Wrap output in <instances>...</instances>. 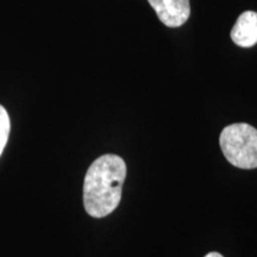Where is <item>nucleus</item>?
Segmentation results:
<instances>
[{
    "mask_svg": "<svg viewBox=\"0 0 257 257\" xmlns=\"http://www.w3.org/2000/svg\"><path fill=\"white\" fill-rule=\"evenodd\" d=\"M126 165L121 157L106 154L89 167L83 182V206L91 217L108 216L119 205Z\"/></svg>",
    "mask_w": 257,
    "mask_h": 257,
    "instance_id": "nucleus-1",
    "label": "nucleus"
},
{
    "mask_svg": "<svg viewBox=\"0 0 257 257\" xmlns=\"http://www.w3.org/2000/svg\"><path fill=\"white\" fill-rule=\"evenodd\" d=\"M219 144L232 166L242 169L257 168V128L245 123L227 125L221 131Z\"/></svg>",
    "mask_w": 257,
    "mask_h": 257,
    "instance_id": "nucleus-2",
    "label": "nucleus"
},
{
    "mask_svg": "<svg viewBox=\"0 0 257 257\" xmlns=\"http://www.w3.org/2000/svg\"><path fill=\"white\" fill-rule=\"evenodd\" d=\"M160 21L168 28L184 25L191 15L189 0H148Z\"/></svg>",
    "mask_w": 257,
    "mask_h": 257,
    "instance_id": "nucleus-3",
    "label": "nucleus"
},
{
    "mask_svg": "<svg viewBox=\"0 0 257 257\" xmlns=\"http://www.w3.org/2000/svg\"><path fill=\"white\" fill-rule=\"evenodd\" d=\"M230 36L237 46L242 48L255 46L257 43V12H243L233 25Z\"/></svg>",
    "mask_w": 257,
    "mask_h": 257,
    "instance_id": "nucleus-4",
    "label": "nucleus"
},
{
    "mask_svg": "<svg viewBox=\"0 0 257 257\" xmlns=\"http://www.w3.org/2000/svg\"><path fill=\"white\" fill-rule=\"evenodd\" d=\"M10 130H11V123H10L9 113L0 105V156H2V154L6 147V143H8Z\"/></svg>",
    "mask_w": 257,
    "mask_h": 257,
    "instance_id": "nucleus-5",
    "label": "nucleus"
},
{
    "mask_svg": "<svg viewBox=\"0 0 257 257\" xmlns=\"http://www.w3.org/2000/svg\"><path fill=\"white\" fill-rule=\"evenodd\" d=\"M205 257H224V256H221L219 252H208Z\"/></svg>",
    "mask_w": 257,
    "mask_h": 257,
    "instance_id": "nucleus-6",
    "label": "nucleus"
}]
</instances>
